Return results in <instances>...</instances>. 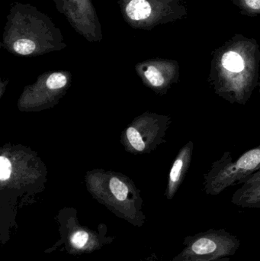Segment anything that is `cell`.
<instances>
[{"label": "cell", "mask_w": 260, "mask_h": 261, "mask_svg": "<svg viewBox=\"0 0 260 261\" xmlns=\"http://www.w3.org/2000/svg\"><path fill=\"white\" fill-rule=\"evenodd\" d=\"M259 69L257 41L236 34L212 53L209 83L217 96L244 106L259 85Z\"/></svg>", "instance_id": "6da1fadb"}, {"label": "cell", "mask_w": 260, "mask_h": 261, "mask_svg": "<svg viewBox=\"0 0 260 261\" xmlns=\"http://www.w3.org/2000/svg\"><path fill=\"white\" fill-rule=\"evenodd\" d=\"M3 30L5 45L22 56L65 46L61 29L47 14L28 3L11 4Z\"/></svg>", "instance_id": "7a4b0ae2"}, {"label": "cell", "mask_w": 260, "mask_h": 261, "mask_svg": "<svg viewBox=\"0 0 260 261\" xmlns=\"http://www.w3.org/2000/svg\"><path fill=\"white\" fill-rule=\"evenodd\" d=\"M117 3L125 22L137 30L151 31L188 15L183 0H117Z\"/></svg>", "instance_id": "3957f363"}, {"label": "cell", "mask_w": 260, "mask_h": 261, "mask_svg": "<svg viewBox=\"0 0 260 261\" xmlns=\"http://www.w3.org/2000/svg\"><path fill=\"white\" fill-rule=\"evenodd\" d=\"M259 170L260 145L243 153L236 161L227 150L204 174V191L209 196H218Z\"/></svg>", "instance_id": "277c9868"}, {"label": "cell", "mask_w": 260, "mask_h": 261, "mask_svg": "<svg viewBox=\"0 0 260 261\" xmlns=\"http://www.w3.org/2000/svg\"><path fill=\"white\" fill-rule=\"evenodd\" d=\"M183 251L169 261H230L241 242L224 229H209L187 236Z\"/></svg>", "instance_id": "5b68a950"}, {"label": "cell", "mask_w": 260, "mask_h": 261, "mask_svg": "<svg viewBox=\"0 0 260 261\" xmlns=\"http://www.w3.org/2000/svg\"><path fill=\"white\" fill-rule=\"evenodd\" d=\"M76 33L89 41L99 42L103 38L102 26L93 0H53Z\"/></svg>", "instance_id": "8992f818"}, {"label": "cell", "mask_w": 260, "mask_h": 261, "mask_svg": "<svg viewBox=\"0 0 260 261\" xmlns=\"http://www.w3.org/2000/svg\"><path fill=\"white\" fill-rule=\"evenodd\" d=\"M238 184L241 187L232 196V203L242 208H260V170Z\"/></svg>", "instance_id": "52a82bcc"}, {"label": "cell", "mask_w": 260, "mask_h": 261, "mask_svg": "<svg viewBox=\"0 0 260 261\" xmlns=\"http://www.w3.org/2000/svg\"><path fill=\"white\" fill-rule=\"evenodd\" d=\"M194 143L189 141L180 150L178 156L174 161L169 172V182L168 186V199H171L180 188L186 173L190 167L193 153Z\"/></svg>", "instance_id": "ba28073f"}, {"label": "cell", "mask_w": 260, "mask_h": 261, "mask_svg": "<svg viewBox=\"0 0 260 261\" xmlns=\"http://www.w3.org/2000/svg\"><path fill=\"white\" fill-rule=\"evenodd\" d=\"M145 75L153 87L160 88L179 79L180 67L177 61H157L147 66Z\"/></svg>", "instance_id": "9c48e42d"}, {"label": "cell", "mask_w": 260, "mask_h": 261, "mask_svg": "<svg viewBox=\"0 0 260 261\" xmlns=\"http://www.w3.org/2000/svg\"><path fill=\"white\" fill-rule=\"evenodd\" d=\"M67 238V250L71 254L91 252L101 245L96 233L81 227L70 228Z\"/></svg>", "instance_id": "30bf717a"}, {"label": "cell", "mask_w": 260, "mask_h": 261, "mask_svg": "<svg viewBox=\"0 0 260 261\" xmlns=\"http://www.w3.org/2000/svg\"><path fill=\"white\" fill-rule=\"evenodd\" d=\"M240 9V12L246 16L260 15V0H229Z\"/></svg>", "instance_id": "8fae6325"}, {"label": "cell", "mask_w": 260, "mask_h": 261, "mask_svg": "<svg viewBox=\"0 0 260 261\" xmlns=\"http://www.w3.org/2000/svg\"><path fill=\"white\" fill-rule=\"evenodd\" d=\"M110 190L113 196L120 202L126 200L128 198V189L122 181L118 178H112L109 182Z\"/></svg>", "instance_id": "7c38bea8"}, {"label": "cell", "mask_w": 260, "mask_h": 261, "mask_svg": "<svg viewBox=\"0 0 260 261\" xmlns=\"http://www.w3.org/2000/svg\"><path fill=\"white\" fill-rule=\"evenodd\" d=\"M127 135H128L130 143L134 149L140 151L145 148V142H143L140 133L135 128H132V127L128 128L127 130Z\"/></svg>", "instance_id": "4fadbf2b"}, {"label": "cell", "mask_w": 260, "mask_h": 261, "mask_svg": "<svg viewBox=\"0 0 260 261\" xmlns=\"http://www.w3.org/2000/svg\"><path fill=\"white\" fill-rule=\"evenodd\" d=\"M67 77L61 73H52L47 78V86L51 90L61 89L67 84Z\"/></svg>", "instance_id": "5bb4252c"}, {"label": "cell", "mask_w": 260, "mask_h": 261, "mask_svg": "<svg viewBox=\"0 0 260 261\" xmlns=\"http://www.w3.org/2000/svg\"><path fill=\"white\" fill-rule=\"evenodd\" d=\"M12 173V164L7 158L0 156V180L2 182L7 180L10 178Z\"/></svg>", "instance_id": "9a60e30c"}, {"label": "cell", "mask_w": 260, "mask_h": 261, "mask_svg": "<svg viewBox=\"0 0 260 261\" xmlns=\"http://www.w3.org/2000/svg\"><path fill=\"white\" fill-rule=\"evenodd\" d=\"M259 95H260V84H259ZM259 102H260V97H259Z\"/></svg>", "instance_id": "2e32d148"}]
</instances>
